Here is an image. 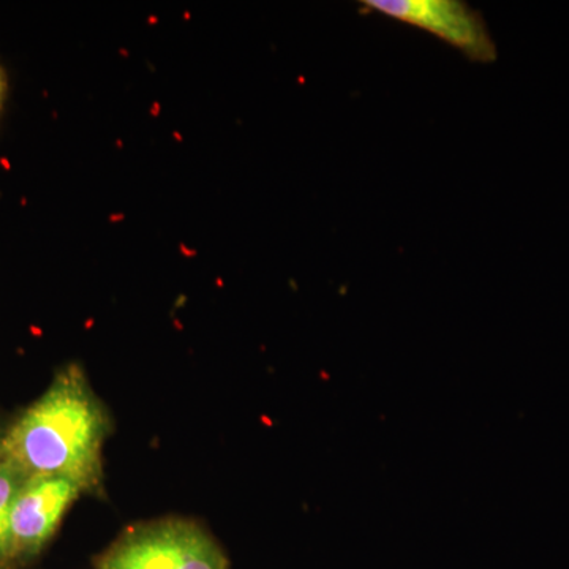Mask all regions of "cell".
Masks as SVG:
<instances>
[{"label": "cell", "mask_w": 569, "mask_h": 569, "mask_svg": "<svg viewBox=\"0 0 569 569\" xmlns=\"http://www.w3.org/2000/svg\"><path fill=\"white\" fill-rule=\"evenodd\" d=\"M81 489L59 477L24 479L13 507L10 527L14 557L36 556L50 541L71 501Z\"/></svg>", "instance_id": "277c9868"}, {"label": "cell", "mask_w": 569, "mask_h": 569, "mask_svg": "<svg viewBox=\"0 0 569 569\" xmlns=\"http://www.w3.org/2000/svg\"><path fill=\"white\" fill-rule=\"evenodd\" d=\"M110 421L78 366L63 369L0 441V462L22 478L70 479L81 490L102 478V448Z\"/></svg>", "instance_id": "6da1fadb"}, {"label": "cell", "mask_w": 569, "mask_h": 569, "mask_svg": "<svg viewBox=\"0 0 569 569\" xmlns=\"http://www.w3.org/2000/svg\"><path fill=\"white\" fill-rule=\"evenodd\" d=\"M3 97H6V78H3L2 69H0V108H2Z\"/></svg>", "instance_id": "8992f818"}, {"label": "cell", "mask_w": 569, "mask_h": 569, "mask_svg": "<svg viewBox=\"0 0 569 569\" xmlns=\"http://www.w3.org/2000/svg\"><path fill=\"white\" fill-rule=\"evenodd\" d=\"M24 479L14 468L0 462V561L14 559L10 516L14 497Z\"/></svg>", "instance_id": "5b68a950"}, {"label": "cell", "mask_w": 569, "mask_h": 569, "mask_svg": "<svg viewBox=\"0 0 569 569\" xmlns=\"http://www.w3.org/2000/svg\"><path fill=\"white\" fill-rule=\"evenodd\" d=\"M97 569H227V559L197 526L164 520L127 531L100 557Z\"/></svg>", "instance_id": "7a4b0ae2"}, {"label": "cell", "mask_w": 569, "mask_h": 569, "mask_svg": "<svg viewBox=\"0 0 569 569\" xmlns=\"http://www.w3.org/2000/svg\"><path fill=\"white\" fill-rule=\"evenodd\" d=\"M365 9L447 41L475 62H493L497 47L479 11L459 0H365Z\"/></svg>", "instance_id": "3957f363"}]
</instances>
